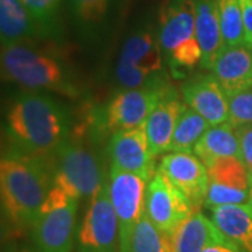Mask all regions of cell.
<instances>
[{
    "label": "cell",
    "instance_id": "obj_1",
    "mask_svg": "<svg viewBox=\"0 0 252 252\" xmlns=\"http://www.w3.org/2000/svg\"><path fill=\"white\" fill-rule=\"evenodd\" d=\"M6 132L16 152L44 158L69 137L70 117L56 99L26 91L10 104Z\"/></svg>",
    "mask_w": 252,
    "mask_h": 252
},
{
    "label": "cell",
    "instance_id": "obj_2",
    "mask_svg": "<svg viewBox=\"0 0 252 252\" xmlns=\"http://www.w3.org/2000/svg\"><path fill=\"white\" fill-rule=\"evenodd\" d=\"M41 158L13 150L0 162L1 207L16 228L34 227L54 185V177Z\"/></svg>",
    "mask_w": 252,
    "mask_h": 252
},
{
    "label": "cell",
    "instance_id": "obj_3",
    "mask_svg": "<svg viewBox=\"0 0 252 252\" xmlns=\"http://www.w3.org/2000/svg\"><path fill=\"white\" fill-rule=\"evenodd\" d=\"M1 76L28 90L56 91L76 97L77 90L67 70L52 55L17 44L1 48Z\"/></svg>",
    "mask_w": 252,
    "mask_h": 252
},
{
    "label": "cell",
    "instance_id": "obj_4",
    "mask_svg": "<svg viewBox=\"0 0 252 252\" xmlns=\"http://www.w3.org/2000/svg\"><path fill=\"white\" fill-rule=\"evenodd\" d=\"M157 36L172 69L200 64L202 51L196 36L193 0H168L160 13Z\"/></svg>",
    "mask_w": 252,
    "mask_h": 252
},
{
    "label": "cell",
    "instance_id": "obj_5",
    "mask_svg": "<svg viewBox=\"0 0 252 252\" xmlns=\"http://www.w3.org/2000/svg\"><path fill=\"white\" fill-rule=\"evenodd\" d=\"M162 49L150 30H137L127 36L119 52L115 76L122 89L165 86Z\"/></svg>",
    "mask_w": 252,
    "mask_h": 252
},
{
    "label": "cell",
    "instance_id": "obj_6",
    "mask_svg": "<svg viewBox=\"0 0 252 252\" xmlns=\"http://www.w3.org/2000/svg\"><path fill=\"white\" fill-rule=\"evenodd\" d=\"M54 154V185L73 198H91L107 182L98 157L83 143L67 137Z\"/></svg>",
    "mask_w": 252,
    "mask_h": 252
},
{
    "label": "cell",
    "instance_id": "obj_7",
    "mask_svg": "<svg viewBox=\"0 0 252 252\" xmlns=\"http://www.w3.org/2000/svg\"><path fill=\"white\" fill-rule=\"evenodd\" d=\"M79 199L52 185L31 228L32 241L39 252H72Z\"/></svg>",
    "mask_w": 252,
    "mask_h": 252
},
{
    "label": "cell",
    "instance_id": "obj_8",
    "mask_svg": "<svg viewBox=\"0 0 252 252\" xmlns=\"http://www.w3.org/2000/svg\"><path fill=\"white\" fill-rule=\"evenodd\" d=\"M147 184L142 175L109 168L108 190L119 223V252L129 251L133 228L144 215Z\"/></svg>",
    "mask_w": 252,
    "mask_h": 252
},
{
    "label": "cell",
    "instance_id": "obj_9",
    "mask_svg": "<svg viewBox=\"0 0 252 252\" xmlns=\"http://www.w3.org/2000/svg\"><path fill=\"white\" fill-rule=\"evenodd\" d=\"M77 252H119V223L109 198L108 182L90 198L79 231Z\"/></svg>",
    "mask_w": 252,
    "mask_h": 252
},
{
    "label": "cell",
    "instance_id": "obj_10",
    "mask_svg": "<svg viewBox=\"0 0 252 252\" xmlns=\"http://www.w3.org/2000/svg\"><path fill=\"white\" fill-rule=\"evenodd\" d=\"M206 167L209 185L205 205L207 207L247 206L251 192V177L240 157L219 158Z\"/></svg>",
    "mask_w": 252,
    "mask_h": 252
},
{
    "label": "cell",
    "instance_id": "obj_11",
    "mask_svg": "<svg viewBox=\"0 0 252 252\" xmlns=\"http://www.w3.org/2000/svg\"><path fill=\"white\" fill-rule=\"evenodd\" d=\"M193 207L180 189L175 188L161 172L157 171L146 189L144 213L167 237L192 215Z\"/></svg>",
    "mask_w": 252,
    "mask_h": 252
},
{
    "label": "cell",
    "instance_id": "obj_12",
    "mask_svg": "<svg viewBox=\"0 0 252 252\" xmlns=\"http://www.w3.org/2000/svg\"><path fill=\"white\" fill-rule=\"evenodd\" d=\"M168 89V84H165L124 89V91L118 93L108 104L105 112V125L108 130L114 133L118 130L144 125L156 104Z\"/></svg>",
    "mask_w": 252,
    "mask_h": 252
},
{
    "label": "cell",
    "instance_id": "obj_13",
    "mask_svg": "<svg viewBox=\"0 0 252 252\" xmlns=\"http://www.w3.org/2000/svg\"><path fill=\"white\" fill-rule=\"evenodd\" d=\"M158 171L188 199L193 210L205 205L209 174L205 162L192 152H171L162 157Z\"/></svg>",
    "mask_w": 252,
    "mask_h": 252
},
{
    "label": "cell",
    "instance_id": "obj_14",
    "mask_svg": "<svg viewBox=\"0 0 252 252\" xmlns=\"http://www.w3.org/2000/svg\"><path fill=\"white\" fill-rule=\"evenodd\" d=\"M112 168L133 172L146 180L154 177V154L150 149L144 125L114 132L108 143Z\"/></svg>",
    "mask_w": 252,
    "mask_h": 252
},
{
    "label": "cell",
    "instance_id": "obj_15",
    "mask_svg": "<svg viewBox=\"0 0 252 252\" xmlns=\"http://www.w3.org/2000/svg\"><path fill=\"white\" fill-rule=\"evenodd\" d=\"M185 104L195 109L210 125L228 122L227 95L215 76H198L182 86Z\"/></svg>",
    "mask_w": 252,
    "mask_h": 252
},
{
    "label": "cell",
    "instance_id": "obj_16",
    "mask_svg": "<svg viewBox=\"0 0 252 252\" xmlns=\"http://www.w3.org/2000/svg\"><path fill=\"white\" fill-rule=\"evenodd\" d=\"M224 93L245 90L252 87V46H223L210 69Z\"/></svg>",
    "mask_w": 252,
    "mask_h": 252
},
{
    "label": "cell",
    "instance_id": "obj_17",
    "mask_svg": "<svg viewBox=\"0 0 252 252\" xmlns=\"http://www.w3.org/2000/svg\"><path fill=\"white\" fill-rule=\"evenodd\" d=\"M184 108L185 104H182L175 91L168 89L147 117L144 127L154 157L168 152L172 133Z\"/></svg>",
    "mask_w": 252,
    "mask_h": 252
},
{
    "label": "cell",
    "instance_id": "obj_18",
    "mask_svg": "<svg viewBox=\"0 0 252 252\" xmlns=\"http://www.w3.org/2000/svg\"><path fill=\"white\" fill-rule=\"evenodd\" d=\"M227 240L212 219L195 210L168 237L171 252H202L209 244Z\"/></svg>",
    "mask_w": 252,
    "mask_h": 252
},
{
    "label": "cell",
    "instance_id": "obj_19",
    "mask_svg": "<svg viewBox=\"0 0 252 252\" xmlns=\"http://www.w3.org/2000/svg\"><path fill=\"white\" fill-rule=\"evenodd\" d=\"M44 32L21 0H0V39L3 46L24 44Z\"/></svg>",
    "mask_w": 252,
    "mask_h": 252
},
{
    "label": "cell",
    "instance_id": "obj_20",
    "mask_svg": "<svg viewBox=\"0 0 252 252\" xmlns=\"http://www.w3.org/2000/svg\"><path fill=\"white\" fill-rule=\"evenodd\" d=\"M196 17V36H198L203 69H212L217 55L223 49V36L220 28L217 0H193Z\"/></svg>",
    "mask_w": 252,
    "mask_h": 252
},
{
    "label": "cell",
    "instance_id": "obj_21",
    "mask_svg": "<svg viewBox=\"0 0 252 252\" xmlns=\"http://www.w3.org/2000/svg\"><path fill=\"white\" fill-rule=\"evenodd\" d=\"M212 220L220 233L243 252H252V213L241 205L212 209Z\"/></svg>",
    "mask_w": 252,
    "mask_h": 252
},
{
    "label": "cell",
    "instance_id": "obj_22",
    "mask_svg": "<svg viewBox=\"0 0 252 252\" xmlns=\"http://www.w3.org/2000/svg\"><path fill=\"white\" fill-rule=\"evenodd\" d=\"M193 153L198 156L205 165L224 157H240V142L235 126L230 122L210 125L193 147Z\"/></svg>",
    "mask_w": 252,
    "mask_h": 252
},
{
    "label": "cell",
    "instance_id": "obj_23",
    "mask_svg": "<svg viewBox=\"0 0 252 252\" xmlns=\"http://www.w3.org/2000/svg\"><path fill=\"white\" fill-rule=\"evenodd\" d=\"M210 124L195 109L188 105L182 109L175 130L172 133L168 153L171 152H193L195 144L207 130Z\"/></svg>",
    "mask_w": 252,
    "mask_h": 252
},
{
    "label": "cell",
    "instance_id": "obj_24",
    "mask_svg": "<svg viewBox=\"0 0 252 252\" xmlns=\"http://www.w3.org/2000/svg\"><path fill=\"white\" fill-rule=\"evenodd\" d=\"M127 252H171V248L168 237L162 234L144 213L133 228Z\"/></svg>",
    "mask_w": 252,
    "mask_h": 252
},
{
    "label": "cell",
    "instance_id": "obj_25",
    "mask_svg": "<svg viewBox=\"0 0 252 252\" xmlns=\"http://www.w3.org/2000/svg\"><path fill=\"white\" fill-rule=\"evenodd\" d=\"M44 32V36L54 34L58 28L62 0H21Z\"/></svg>",
    "mask_w": 252,
    "mask_h": 252
},
{
    "label": "cell",
    "instance_id": "obj_26",
    "mask_svg": "<svg viewBox=\"0 0 252 252\" xmlns=\"http://www.w3.org/2000/svg\"><path fill=\"white\" fill-rule=\"evenodd\" d=\"M228 122L233 126L252 124V87L245 90L227 93Z\"/></svg>",
    "mask_w": 252,
    "mask_h": 252
},
{
    "label": "cell",
    "instance_id": "obj_27",
    "mask_svg": "<svg viewBox=\"0 0 252 252\" xmlns=\"http://www.w3.org/2000/svg\"><path fill=\"white\" fill-rule=\"evenodd\" d=\"M76 17L84 26H97L109 10L111 0H69Z\"/></svg>",
    "mask_w": 252,
    "mask_h": 252
},
{
    "label": "cell",
    "instance_id": "obj_28",
    "mask_svg": "<svg viewBox=\"0 0 252 252\" xmlns=\"http://www.w3.org/2000/svg\"><path fill=\"white\" fill-rule=\"evenodd\" d=\"M235 130H237L238 142H240L241 160L244 165L247 167L252 180V124L237 126Z\"/></svg>",
    "mask_w": 252,
    "mask_h": 252
},
{
    "label": "cell",
    "instance_id": "obj_29",
    "mask_svg": "<svg viewBox=\"0 0 252 252\" xmlns=\"http://www.w3.org/2000/svg\"><path fill=\"white\" fill-rule=\"evenodd\" d=\"M240 4L243 10L245 44L252 46V0H240Z\"/></svg>",
    "mask_w": 252,
    "mask_h": 252
},
{
    "label": "cell",
    "instance_id": "obj_30",
    "mask_svg": "<svg viewBox=\"0 0 252 252\" xmlns=\"http://www.w3.org/2000/svg\"><path fill=\"white\" fill-rule=\"evenodd\" d=\"M202 252H243L238 250L234 244H231L228 240H223V241H216L207 245L206 248Z\"/></svg>",
    "mask_w": 252,
    "mask_h": 252
},
{
    "label": "cell",
    "instance_id": "obj_31",
    "mask_svg": "<svg viewBox=\"0 0 252 252\" xmlns=\"http://www.w3.org/2000/svg\"><path fill=\"white\" fill-rule=\"evenodd\" d=\"M1 252H18L17 244L13 243V241L3 243V245H1Z\"/></svg>",
    "mask_w": 252,
    "mask_h": 252
},
{
    "label": "cell",
    "instance_id": "obj_32",
    "mask_svg": "<svg viewBox=\"0 0 252 252\" xmlns=\"http://www.w3.org/2000/svg\"><path fill=\"white\" fill-rule=\"evenodd\" d=\"M18 252H39L36 248L34 247H30V245H23L18 248Z\"/></svg>",
    "mask_w": 252,
    "mask_h": 252
},
{
    "label": "cell",
    "instance_id": "obj_33",
    "mask_svg": "<svg viewBox=\"0 0 252 252\" xmlns=\"http://www.w3.org/2000/svg\"><path fill=\"white\" fill-rule=\"evenodd\" d=\"M247 209L250 210L252 213V180H251V192H250V200H248V203H247Z\"/></svg>",
    "mask_w": 252,
    "mask_h": 252
}]
</instances>
